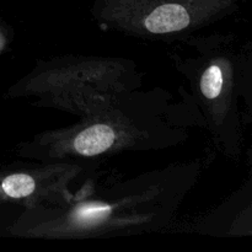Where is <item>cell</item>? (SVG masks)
Instances as JSON below:
<instances>
[{
	"label": "cell",
	"instance_id": "obj_4",
	"mask_svg": "<svg viewBox=\"0 0 252 252\" xmlns=\"http://www.w3.org/2000/svg\"><path fill=\"white\" fill-rule=\"evenodd\" d=\"M111 213V207L102 203H85L79 207L74 213V219L80 225H91Z\"/></svg>",
	"mask_w": 252,
	"mask_h": 252
},
{
	"label": "cell",
	"instance_id": "obj_1",
	"mask_svg": "<svg viewBox=\"0 0 252 252\" xmlns=\"http://www.w3.org/2000/svg\"><path fill=\"white\" fill-rule=\"evenodd\" d=\"M189 15L182 5L169 2L155 7L145 19V27L153 33H169L189 26Z\"/></svg>",
	"mask_w": 252,
	"mask_h": 252
},
{
	"label": "cell",
	"instance_id": "obj_5",
	"mask_svg": "<svg viewBox=\"0 0 252 252\" xmlns=\"http://www.w3.org/2000/svg\"><path fill=\"white\" fill-rule=\"evenodd\" d=\"M223 88V74L218 65H211L201 79V90L208 98H216Z\"/></svg>",
	"mask_w": 252,
	"mask_h": 252
},
{
	"label": "cell",
	"instance_id": "obj_3",
	"mask_svg": "<svg viewBox=\"0 0 252 252\" xmlns=\"http://www.w3.org/2000/svg\"><path fill=\"white\" fill-rule=\"evenodd\" d=\"M5 193L12 198L27 197L34 191V181L31 176L25 174H16L6 177L1 184Z\"/></svg>",
	"mask_w": 252,
	"mask_h": 252
},
{
	"label": "cell",
	"instance_id": "obj_2",
	"mask_svg": "<svg viewBox=\"0 0 252 252\" xmlns=\"http://www.w3.org/2000/svg\"><path fill=\"white\" fill-rule=\"evenodd\" d=\"M115 138V132L108 126H93L76 137L74 148L79 154L93 157L106 152L113 144Z\"/></svg>",
	"mask_w": 252,
	"mask_h": 252
}]
</instances>
